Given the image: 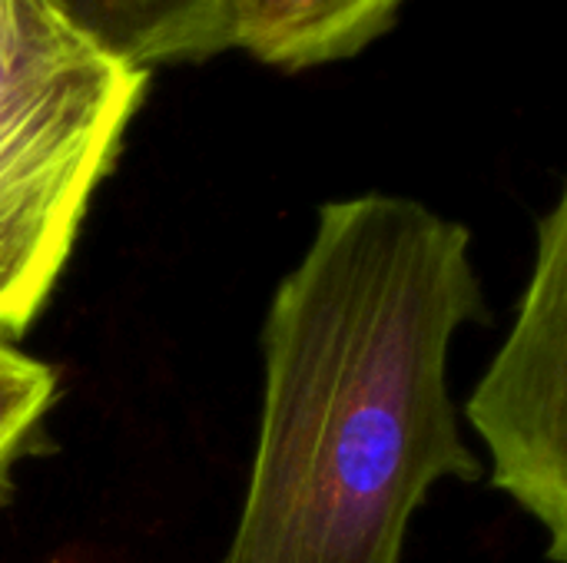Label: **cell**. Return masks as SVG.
I'll return each instance as SVG.
<instances>
[{
  "label": "cell",
  "instance_id": "5",
  "mask_svg": "<svg viewBox=\"0 0 567 563\" xmlns=\"http://www.w3.org/2000/svg\"><path fill=\"white\" fill-rule=\"evenodd\" d=\"M103 56L150 73L223 53L219 0H47Z\"/></svg>",
  "mask_w": 567,
  "mask_h": 563
},
{
  "label": "cell",
  "instance_id": "3",
  "mask_svg": "<svg viewBox=\"0 0 567 563\" xmlns=\"http://www.w3.org/2000/svg\"><path fill=\"white\" fill-rule=\"evenodd\" d=\"M488 451V484L567 563V196L538 219L535 262L515 322L465 402Z\"/></svg>",
  "mask_w": 567,
  "mask_h": 563
},
{
  "label": "cell",
  "instance_id": "6",
  "mask_svg": "<svg viewBox=\"0 0 567 563\" xmlns=\"http://www.w3.org/2000/svg\"><path fill=\"white\" fill-rule=\"evenodd\" d=\"M60 378L37 355L0 335V508L13 494V471L37 451Z\"/></svg>",
  "mask_w": 567,
  "mask_h": 563
},
{
  "label": "cell",
  "instance_id": "4",
  "mask_svg": "<svg viewBox=\"0 0 567 563\" xmlns=\"http://www.w3.org/2000/svg\"><path fill=\"white\" fill-rule=\"evenodd\" d=\"M405 0H219V46L279 70H312L365 50Z\"/></svg>",
  "mask_w": 567,
  "mask_h": 563
},
{
  "label": "cell",
  "instance_id": "2",
  "mask_svg": "<svg viewBox=\"0 0 567 563\" xmlns=\"http://www.w3.org/2000/svg\"><path fill=\"white\" fill-rule=\"evenodd\" d=\"M150 73L103 56L47 0H0V335L47 309Z\"/></svg>",
  "mask_w": 567,
  "mask_h": 563
},
{
  "label": "cell",
  "instance_id": "1",
  "mask_svg": "<svg viewBox=\"0 0 567 563\" xmlns=\"http://www.w3.org/2000/svg\"><path fill=\"white\" fill-rule=\"evenodd\" d=\"M485 315L468 226L392 192L326 202L262 319L259 431L219 563H402L429 494L482 478L449 358Z\"/></svg>",
  "mask_w": 567,
  "mask_h": 563
}]
</instances>
